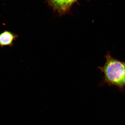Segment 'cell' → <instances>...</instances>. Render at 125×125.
Wrapping results in <instances>:
<instances>
[{
    "instance_id": "obj_1",
    "label": "cell",
    "mask_w": 125,
    "mask_h": 125,
    "mask_svg": "<svg viewBox=\"0 0 125 125\" xmlns=\"http://www.w3.org/2000/svg\"><path fill=\"white\" fill-rule=\"evenodd\" d=\"M106 62L103 67H98L104 73L101 85L115 86L123 91L125 88V62L121 61L111 56L109 51L105 56Z\"/></svg>"
},
{
    "instance_id": "obj_2",
    "label": "cell",
    "mask_w": 125,
    "mask_h": 125,
    "mask_svg": "<svg viewBox=\"0 0 125 125\" xmlns=\"http://www.w3.org/2000/svg\"><path fill=\"white\" fill-rule=\"evenodd\" d=\"M18 36L10 31L6 30L0 33V47H11L14 42L18 38Z\"/></svg>"
}]
</instances>
